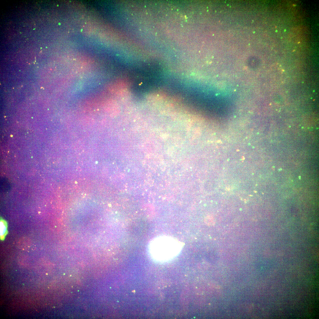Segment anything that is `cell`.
<instances>
[{
	"label": "cell",
	"instance_id": "6da1fadb",
	"mask_svg": "<svg viewBox=\"0 0 319 319\" xmlns=\"http://www.w3.org/2000/svg\"><path fill=\"white\" fill-rule=\"evenodd\" d=\"M7 224L5 221L4 220L0 221V237L1 239L3 240L5 237L6 233Z\"/></svg>",
	"mask_w": 319,
	"mask_h": 319
}]
</instances>
